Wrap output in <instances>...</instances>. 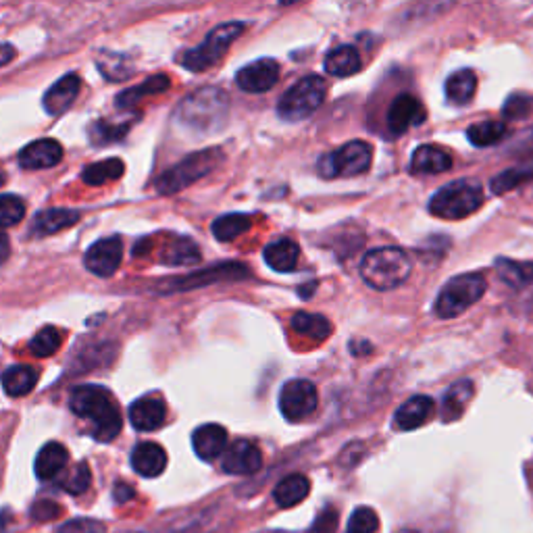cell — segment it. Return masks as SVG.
<instances>
[{"label": "cell", "mask_w": 533, "mask_h": 533, "mask_svg": "<svg viewBox=\"0 0 533 533\" xmlns=\"http://www.w3.org/2000/svg\"><path fill=\"white\" fill-rule=\"evenodd\" d=\"M230 115V96L225 90L207 86L188 94L175 111V121L196 134L221 130Z\"/></svg>", "instance_id": "6da1fadb"}, {"label": "cell", "mask_w": 533, "mask_h": 533, "mask_svg": "<svg viewBox=\"0 0 533 533\" xmlns=\"http://www.w3.org/2000/svg\"><path fill=\"white\" fill-rule=\"evenodd\" d=\"M71 411L92 423V436L98 442H111L121 431V413L113 394L100 386H80L71 392Z\"/></svg>", "instance_id": "7a4b0ae2"}, {"label": "cell", "mask_w": 533, "mask_h": 533, "mask_svg": "<svg viewBox=\"0 0 533 533\" xmlns=\"http://www.w3.org/2000/svg\"><path fill=\"white\" fill-rule=\"evenodd\" d=\"M411 259L404 250L384 246L369 250L361 261L363 282L379 292H388L402 286L411 275Z\"/></svg>", "instance_id": "3957f363"}, {"label": "cell", "mask_w": 533, "mask_h": 533, "mask_svg": "<svg viewBox=\"0 0 533 533\" xmlns=\"http://www.w3.org/2000/svg\"><path fill=\"white\" fill-rule=\"evenodd\" d=\"M484 205V188L477 180H456L440 188L429 200V213L440 219H465Z\"/></svg>", "instance_id": "277c9868"}, {"label": "cell", "mask_w": 533, "mask_h": 533, "mask_svg": "<svg viewBox=\"0 0 533 533\" xmlns=\"http://www.w3.org/2000/svg\"><path fill=\"white\" fill-rule=\"evenodd\" d=\"M225 161V155L221 148H207L194 152V155L186 157L177 165H173L169 171H165L157 180V192L163 196H171L182 192L184 188L192 186L194 182L213 173L221 163Z\"/></svg>", "instance_id": "5b68a950"}, {"label": "cell", "mask_w": 533, "mask_h": 533, "mask_svg": "<svg viewBox=\"0 0 533 533\" xmlns=\"http://www.w3.org/2000/svg\"><path fill=\"white\" fill-rule=\"evenodd\" d=\"M488 284L481 273H465L452 277L450 282L440 290L434 311L440 319H454L469 311L475 302L486 294Z\"/></svg>", "instance_id": "8992f818"}, {"label": "cell", "mask_w": 533, "mask_h": 533, "mask_svg": "<svg viewBox=\"0 0 533 533\" xmlns=\"http://www.w3.org/2000/svg\"><path fill=\"white\" fill-rule=\"evenodd\" d=\"M244 30H246V25L240 21H230V23L217 25L213 32H209L205 42L192 48V50H188V53L182 57V65L194 73L211 69L213 65H217L223 59V55L227 53V48H230L242 36Z\"/></svg>", "instance_id": "52a82bcc"}, {"label": "cell", "mask_w": 533, "mask_h": 533, "mask_svg": "<svg viewBox=\"0 0 533 533\" xmlns=\"http://www.w3.org/2000/svg\"><path fill=\"white\" fill-rule=\"evenodd\" d=\"M327 86L321 75H307L294 84L286 94L279 98L277 115L284 121H302L311 117L325 100Z\"/></svg>", "instance_id": "ba28073f"}, {"label": "cell", "mask_w": 533, "mask_h": 533, "mask_svg": "<svg viewBox=\"0 0 533 533\" xmlns=\"http://www.w3.org/2000/svg\"><path fill=\"white\" fill-rule=\"evenodd\" d=\"M373 148L363 140H352L338 150L319 159V173L327 180L334 177H354L361 175L371 167Z\"/></svg>", "instance_id": "9c48e42d"}, {"label": "cell", "mask_w": 533, "mask_h": 533, "mask_svg": "<svg viewBox=\"0 0 533 533\" xmlns=\"http://www.w3.org/2000/svg\"><path fill=\"white\" fill-rule=\"evenodd\" d=\"M319 406V394L309 379H290L279 392V411L288 421L311 417Z\"/></svg>", "instance_id": "30bf717a"}, {"label": "cell", "mask_w": 533, "mask_h": 533, "mask_svg": "<svg viewBox=\"0 0 533 533\" xmlns=\"http://www.w3.org/2000/svg\"><path fill=\"white\" fill-rule=\"evenodd\" d=\"M248 271L244 265L240 263H225V265H217L205 271H196L192 275L186 277H177L171 279V282H165L167 286L163 288V292H186V290H194V288H202V286H211L217 282H236V279L246 277Z\"/></svg>", "instance_id": "8fae6325"}, {"label": "cell", "mask_w": 533, "mask_h": 533, "mask_svg": "<svg viewBox=\"0 0 533 533\" xmlns=\"http://www.w3.org/2000/svg\"><path fill=\"white\" fill-rule=\"evenodd\" d=\"M121 257H123V242L117 236L111 238H103L94 242L86 257H84V265L90 273L98 275V277H111L119 265H121Z\"/></svg>", "instance_id": "7c38bea8"}, {"label": "cell", "mask_w": 533, "mask_h": 533, "mask_svg": "<svg viewBox=\"0 0 533 533\" xmlns=\"http://www.w3.org/2000/svg\"><path fill=\"white\" fill-rule=\"evenodd\" d=\"M279 80V63L273 59H259L236 73V84L248 94L269 92Z\"/></svg>", "instance_id": "4fadbf2b"}, {"label": "cell", "mask_w": 533, "mask_h": 533, "mask_svg": "<svg viewBox=\"0 0 533 533\" xmlns=\"http://www.w3.org/2000/svg\"><path fill=\"white\" fill-rule=\"evenodd\" d=\"M263 467V454L257 444L238 440L223 452L221 469L227 475H252Z\"/></svg>", "instance_id": "5bb4252c"}, {"label": "cell", "mask_w": 533, "mask_h": 533, "mask_svg": "<svg viewBox=\"0 0 533 533\" xmlns=\"http://www.w3.org/2000/svg\"><path fill=\"white\" fill-rule=\"evenodd\" d=\"M425 121V109L413 94H398L388 111V128L394 136H402L406 130L417 128Z\"/></svg>", "instance_id": "9a60e30c"}, {"label": "cell", "mask_w": 533, "mask_h": 533, "mask_svg": "<svg viewBox=\"0 0 533 533\" xmlns=\"http://www.w3.org/2000/svg\"><path fill=\"white\" fill-rule=\"evenodd\" d=\"M82 90V80L80 75L75 73H69V75H63V78L53 86L48 88L44 98H42V107L44 111L50 115V117H59L63 115L71 105L73 100L78 98Z\"/></svg>", "instance_id": "2e32d148"}, {"label": "cell", "mask_w": 533, "mask_h": 533, "mask_svg": "<svg viewBox=\"0 0 533 533\" xmlns=\"http://www.w3.org/2000/svg\"><path fill=\"white\" fill-rule=\"evenodd\" d=\"M192 448L198 459L202 461H215L227 450V431L217 423L200 425L192 434Z\"/></svg>", "instance_id": "e0dca14e"}, {"label": "cell", "mask_w": 533, "mask_h": 533, "mask_svg": "<svg viewBox=\"0 0 533 533\" xmlns=\"http://www.w3.org/2000/svg\"><path fill=\"white\" fill-rule=\"evenodd\" d=\"M63 161V146L53 140L44 138L30 146H25L19 155V165L23 169H50Z\"/></svg>", "instance_id": "ac0fdd59"}, {"label": "cell", "mask_w": 533, "mask_h": 533, "mask_svg": "<svg viewBox=\"0 0 533 533\" xmlns=\"http://www.w3.org/2000/svg\"><path fill=\"white\" fill-rule=\"evenodd\" d=\"M436 411V402L429 396H413L406 400L394 415V423L402 431H413L429 421Z\"/></svg>", "instance_id": "d6986e66"}, {"label": "cell", "mask_w": 533, "mask_h": 533, "mask_svg": "<svg viewBox=\"0 0 533 533\" xmlns=\"http://www.w3.org/2000/svg\"><path fill=\"white\" fill-rule=\"evenodd\" d=\"M452 167V155L436 144H423L413 152L411 171L417 175H436Z\"/></svg>", "instance_id": "ffe728a7"}, {"label": "cell", "mask_w": 533, "mask_h": 533, "mask_svg": "<svg viewBox=\"0 0 533 533\" xmlns=\"http://www.w3.org/2000/svg\"><path fill=\"white\" fill-rule=\"evenodd\" d=\"M167 419L165 402L159 398H140L130 406V421L138 431H155Z\"/></svg>", "instance_id": "44dd1931"}, {"label": "cell", "mask_w": 533, "mask_h": 533, "mask_svg": "<svg viewBox=\"0 0 533 533\" xmlns=\"http://www.w3.org/2000/svg\"><path fill=\"white\" fill-rule=\"evenodd\" d=\"M132 467L142 477H159L167 467V452L155 442H142L132 452Z\"/></svg>", "instance_id": "7402d4cb"}, {"label": "cell", "mask_w": 533, "mask_h": 533, "mask_svg": "<svg viewBox=\"0 0 533 533\" xmlns=\"http://www.w3.org/2000/svg\"><path fill=\"white\" fill-rule=\"evenodd\" d=\"M69 463V452L63 444L59 442H50L42 446V450L36 456L34 471L40 481H50L55 479Z\"/></svg>", "instance_id": "603a6c76"}, {"label": "cell", "mask_w": 533, "mask_h": 533, "mask_svg": "<svg viewBox=\"0 0 533 533\" xmlns=\"http://www.w3.org/2000/svg\"><path fill=\"white\" fill-rule=\"evenodd\" d=\"M475 90H477V75L473 69L454 71L444 86L446 100L452 107L469 105L475 96Z\"/></svg>", "instance_id": "cb8c5ba5"}, {"label": "cell", "mask_w": 533, "mask_h": 533, "mask_svg": "<svg viewBox=\"0 0 533 533\" xmlns=\"http://www.w3.org/2000/svg\"><path fill=\"white\" fill-rule=\"evenodd\" d=\"M309 492H311V481L300 473H294L284 477L275 486L273 500L277 502L279 509H292V506L300 504L304 498H307Z\"/></svg>", "instance_id": "d4e9b609"}, {"label": "cell", "mask_w": 533, "mask_h": 533, "mask_svg": "<svg viewBox=\"0 0 533 533\" xmlns=\"http://www.w3.org/2000/svg\"><path fill=\"white\" fill-rule=\"evenodd\" d=\"M265 263L273 269V271H279V273H290L296 269L298 265V259H300V248L296 242L284 238V240H277V242H271L267 244L265 252Z\"/></svg>", "instance_id": "484cf974"}, {"label": "cell", "mask_w": 533, "mask_h": 533, "mask_svg": "<svg viewBox=\"0 0 533 533\" xmlns=\"http://www.w3.org/2000/svg\"><path fill=\"white\" fill-rule=\"evenodd\" d=\"M475 394V386L471 379H463V382H456L452 384L442 400V417L446 423L461 419V415L465 413V409L469 406L471 398Z\"/></svg>", "instance_id": "4316f807"}, {"label": "cell", "mask_w": 533, "mask_h": 533, "mask_svg": "<svg viewBox=\"0 0 533 533\" xmlns=\"http://www.w3.org/2000/svg\"><path fill=\"white\" fill-rule=\"evenodd\" d=\"M80 221V211L73 209H48L36 215L32 223V232L36 236H50L57 234L61 230H67V227L75 225Z\"/></svg>", "instance_id": "83f0119b"}, {"label": "cell", "mask_w": 533, "mask_h": 533, "mask_svg": "<svg viewBox=\"0 0 533 533\" xmlns=\"http://www.w3.org/2000/svg\"><path fill=\"white\" fill-rule=\"evenodd\" d=\"M323 67L334 78H350L361 71V55L354 46H338L325 57Z\"/></svg>", "instance_id": "f1b7e54d"}, {"label": "cell", "mask_w": 533, "mask_h": 533, "mask_svg": "<svg viewBox=\"0 0 533 533\" xmlns=\"http://www.w3.org/2000/svg\"><path fill=\"white\" fill-rule=\"evenodd\" d=\"M161 263L169 267H192L200 263V248L194 240L177 236L163 248Z\"/></svg>", "instance_id": "f546056e"}, {"label": "cell", "mask_w": 533, "mask_h": 533, "mask_svg": "<svg viewBox=\"0 0 533 533\" xmlns=\"http://www.w3.org/2000/svg\"><path fill=\"white\" fill-rule=\"evenodd\" d=\"M171 82L167 75H152V78L144 80L140 86L136 88H128V90H123L117 98H115V105L119 109H132L134 105H138L140 100L144 96H152V94H161L165 90H169Z\"/></svg>", "instance_id": "4dcf8cb0"}, {"label": "cell", "mask_w": 533, "mask_h": 533, "mask_svg": "<svg viewBox=\"0 0 533 533\" xmlns=\"http://www.w3.org/2000/svg\"><path fill=\"white\" fill-rule=\"evenodd\" d=\"M38 382V375L28 365H13L3 373V388L11 398L28 396Z\"/></svg>", "instance_id": "1f68e13d"}, {"label": "cell", "mask_w": 533, "mask_h": 533, "mask_svg": "<svg viewBox=\"0 0 533 533\" xmlns=\"http://www.w3.org/2000/svg\"><path fill=\"white\" fill-rule=\"evenodd\" d=\"M250 227H252V219L248 215L230 213V215L217 217L211 225V232L219 242H232L240 238L242 234H246Z\"/></svg>", "instance_id": "d6a6232c"}, {"label": "cell", "mask_w": 533, "mask_h": 533, "mask_svg": "<svg viewBox=\"0 0 533 533\" xmlns=\"http://www.w3.org/2000/svg\"><path fill=\"white\" fill-rule=\"evenodd\" d=\"M292 329L302 336H309L313 340H325L332 334V323H329L327 317L317 315V313H304L298 311L292 317Z\"/></svg>", "instance_id": "836d02e7"}, {"label": "cell", "mask_w": 533, "mask_h": 533, "mask_svg": "<svg viewBox=\"0 0 533 533\" xmlns=\"http://www.w3.org/2000/svg\"><path fill=\"white\" fill-rule=\"evenodd\" d=\"M496 271L504 284H509L511 288H525L533 282V263H523V261H513V259H498L496 261Z\"/></svg>", "instance_id": "e575fe53"}, {"label": "cell", "mask_w": 533, "mask_h": 533, "mask_svg": "<svg viewBox=\"0 0 533 533\" xmlns=\"http://www.w3.org/2000/svg\"><path fill=\"white\" fill-rule=\"evenodd\" d=\"M96 65H98V71L111 82H123V80L132 78V73H134V65L128 57L107 53V50L96 57Z\"/></svg>", "instance_id": "d590c367"}, {"label": "cell", "mask_w": 533, "mask_h": 533, "mask_svg": "<svg viewBox=\"0 0 533 533\" xmlns=\"http://www.w3.org/2000/svg\"><path fill=\"white\" fill-rule=\"evenodd\" d=\"M506 125L502 121H481L471 125L467 130V138L473 146L477 148H486V146H494L500 140L506 138Z\"/></svg>", "instance_id": "8d00e7d4"}, {"label": "cell", "mask_w": 533, "mask_h": 533, "mask_svg": "<svg viewBox=\"0 0 533 533\" xmlns=\"http://www.w3.org/2000/svg\"><path fill=\"white\" fill-rule=\"evenodd\" d=\"M123 175V161L107 159L100 163H92L84 169L82 177L88 186H103L107 182H115Z\"/></svg>", "instance_id": "74e56055"}, {"label": "cell", "mask_w": 533, "mask_h": 533, "mask_svg": "<svg viewBox=\"0 0 533 533\" xmlns=\"http://www.w3.org/2000/svg\"><path fill=\"white\" fill-rule=\"evenodd\" d=\"M529 180H533V163L502 171L492 180V190L496 194H506V192L515 190L517 186H521L523 182H529Z\"/></svg>", "instance_id": "f35d334b"}, {"label": "cell", "mask_w": 533, "mask_h": 533, "mask_svg": "<svg viewBox=\"0 0 533 533\" xmlns=\"http://www.w3.org/2000/svg\"><path fill=\"white\" fill-rule=\"evenodd\" d=\"M63 344V334L59 332L57 327H44L40 332L34 336V340L30 342V352L38 359L50 357V354H55Z\"/></svg>", "instance_id": "ab89813d"}, {"label": "cell", "mask_w": 533, "mask_h": 533, "mask_svg": "<svg viewBox=\"0 0 533 533\" xmlns=\"http://www.w3.org/2000/svg\"><path fill=\"white\" fill-rule=\"evenodd\" d=\"M128 130H130L128 123L117 125V123H109L105 119H100V121H96V123L90 125V140L96 146L113 144V142L121 140L125 134H128Z\"/></svg>", "instance_id": "60d3db41"}, {"label": "cell", "mask_w": 533, "mask_h": 533, "mask_svg": "<svg viewBox=\"0 0 533 533\" xmlns=\"http://www.w3.org/2000/svg\"><path fill=\"white\" fill-rule=\"evenodd\" d=\"M25 217V202L15 194H0V230L13 227Z\"/></svg>", "instance_id": "b9f144b4"}, {"label": "cell", "mask_w": 533, "mask_h": 533, "mask_svg": "<svg viewBox=\"0 0 533 533\" xmlns=\"http://www.w3.org/2000/svg\"><path fill=\"white\" fill-rule=\"evenodd\" d=\"M90 484H92V471L88 463H80L75 465V469L61 481V488L73 496H80L90 488Z\"/></svg>", "instance_id": "7bdbcfd3"}, {"label": "cell", "mask_w": 533, "mask_h": 533, "mask_svg": "<svg viewBox=\"0 0 533 533\" xmlns=\"http://www.w3.org/2000/svg\"><path fill=\"white\" fill-rule=\"evenodd\" d=\"M379 527V519L373 509L369 506H361V509L354 511L348 519L346 533H375Z\"/></svg>", "instance_id": "ee69618b"}, {"label": "cell", "mask_w": 533, "mask_h": 533, "mask_svg": "<svg viewBox=\"0 0 533 533\" xmlns=\"http://www.w3.org/2000/svg\"><path fill=\"white\" fill-rule=\"evenodd\" d=\"M531 109H533V98L515 92L506 98V103L502 107V115L506 119H523L531 113Z\"/></svg>", "instance_id": "f6af8a7d"}, {"label": "cell", "mask_w": 533, "mask_h": 533, "mask_svg": "<svg viewBox=\"0 0 533 533\" xmlns=\"http://www.w3.org/2000/svg\"><path fill=\"white\" fill-rule=\"evenodd\" d=\"M57 533H107L105 525L96 519H71Z\"/></svg>", "instance_id": "bcb514c9"}, {"label": "cell", "mask_w": 533, "mask_h": 533, "mask_svg": "<svg viewBox=\"0 0 533 533\" xmlns=\"http://www.w3.org/2000/svg\"><path fill=\"white\" fill-rule=\"evenodd\" d=\"M338 531V511L325 509L311 525L309 533H336Z\"/></svg>", "instance_id": "7dc6e473"}, {"label": "cell", "mask_w": 533, "mask_h": 533, "mask_svg": "<svg viewBox=\"0 0 533 533\" xmlns=\"http://www.w3.org/2000/svg\"><path fill=\"white\" fill-rule=\"evenodd\" d=\"M57 515H59V506L55 502H48V500H42V502L34 504V509H32V517H36L40 521L53 519Z\"/></svg>", "instance_id": "c3c4849f"}, {"label": "cell", "mask_w": 533, "mask_h": 533, "mask_svg": "<svg viewBox=\"0 0 533 533\" xmlns=\"http://www.w3.org/2000/svg\"><path fill=\"white\" fill-rule=\"evenodd\" d=\"M17 57V50L13 44H0V67H5Z\"/></svg>", "instance_id": "681fc988"}, {"label": "cell", "mask_w": 533, "mask_h": 533, "mask_svg": "<svg viewBox=\"0 0 533 533\" xmlns=\"http://www.w3.org/2000/svg\"><path fill=\"white\" fill-rule=\"evenodd\" d=\"M9 252H11L9 238H7V234L3 230H0V265H3L9 259Z\"/></svg>", "instance_id": "f907efd6"}, {"label": "cell", "mask_w": 533, "mask_h": 533, "mask_svg": "<svg viewBox=\"0 0 533 533\" xmlns=\"http://www.w3.org/2000/svg\"><path fill=\"white\" fill-rule=\"evenodd\" d=\"M132 496H134V490L130 486H125V484L115 486V500L117 502H125V500H130Z\"/></svg>", "instance_id": "816d5d0a"}, {"label": "cell", "mask_w": 533, "mask_h": 533, "mask_svg": "<svg viewBox=\"0 0 533 533\" xmlns=\"http://www.w3.org/2000/svg\"><path fill=\"white\" fill-rule=\"evenodd\" d=\"M3 180H5V177H3V173H0V184H3Z\"/></svg>", "instance_id": "f5cc1de1"}]
</instances>
